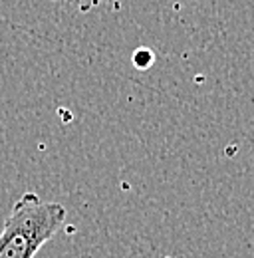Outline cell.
Masks as SVG:
<instances>
[{
	"mask_svg": "<svg viewBox=\"0 0 254 258\" xmlns=\"http://www.w3.org/2000/svg\"><path fill=\"white\" fill-rule=\"evenodd\" d=\"M68 217L62 203L24 193L10 209L0 230V258H34Z\"/></svg>",
	"mask_w": 254,
	"mask_h": 258,
	"instance_id": "obj_1",
	"label": "cell"
},
{
	"mask_svg": "<svg viewBox=\"0 0 254 258\" xmlns=\"http://www.w3.org/2000/svg\"><path fill=\"white\" fill-rule=\"evenodd\" d=\"M48 2H58V4H64L68 8L78 10V12H90V10L99 8V6H107V4L115 6L121 0H48Z\"/></svg>",
	"mask_w": 254,
	"mask_h": 258,
	"instance_id": "obj_2",
	"label": "cell"
},
{
	"mask_svg": "<svg viewBox=\"0 0 254 258\" xmlns=\"http://www.w3.org/2000/svg\"><path fill=\"white\" fill-rule=\"evenodd\" d=\"M151 62H153V54L149 50H139L133 54V64L137 68H147Z\"/></svg>",
	"mask_w": 254,
	"mask_h": 258,
	"instance_id": "obj_3",
	"label": "cell"
}]
</instances>
